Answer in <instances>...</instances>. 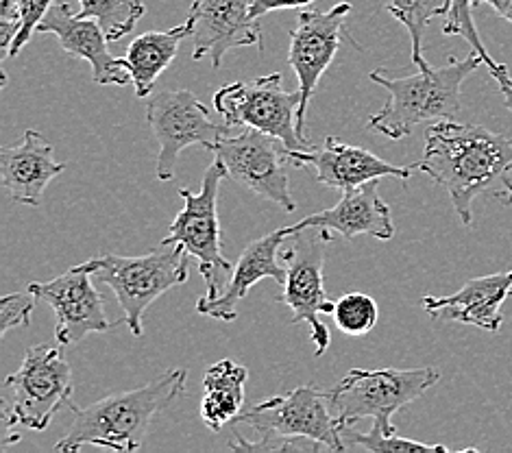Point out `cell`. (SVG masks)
<instances>
[{"label": "cell", "mask_w": 512, "mask_h": 453, "mask_svg": "<svg viewBox=\"0 0 512 453\" xmlns=\"http://www.w3.org/2000/svg\"><path fill=\"white\" fill-rule=\"evenodd\" d=\"M471 9H473V0H451L449 11L445 16V24H443V33L445 35H460V38H465L467 44L471 46V51L478 53L484 59V64L489 66L491 77L499 85V92L504 94L506 107L512 112V77H510V70L504 64L495 61L491 57V53L486 51V46H484L480 33H478V27H475V22H473Z\"/></svg>", "instance_id": "obj_24"}, {"label": "cell", "mask_w": 512, "mask_h": 453, "mask_svg": "<svg viewBox=\"0 0 512 453\" xmlns=\"http://www.w3.org/2000/svg\"><path fill=\"white\" fill-rule=\"evenodd\" d=\"M20 0H0V20H18Z\"/></svg>", "instance_id": "obj_34"}, {"label": "cell", "mask_w": 512, "mask_h": 453, "mask_svg": "<svg viewBox=\"0 0 512 453\" xmlns=\"http://www.w3.org/2000/svg\"><path fill=\"white\" fill-rule=\"evenodd\" d=\"M186 377L184 369H170L149 384L114 393L88 408L72 403L70 427L55 451H79L83 447H103L118 453L138 451L151 423L186 393Z\"/></svg>", "instance_id": "obj_2"}, {"label": "cell", "mask_w": 512, "mask_h": 453, "mask_svg": "<svg viewBox=\"0 0 512 453\" xmlns=\"http://www.w3.org/2000/svg\"><path fill=\"white\" fill-rule=\"evenodd\" d=\"M292 234H295V227H282L273 231V234L249 242L245 251L240 253V260L236 262L234 271H231L221 295H203L197 301V312L203 316L218 318V321L231 323L236 321L238 316V303L247 297V292L258 284V281L273 279L277 284L284 286L288 271L286 264H279L277 253Z\"/></svg>", "instance_id": "obj_17"}, {"label": "cell", "mask_w": 512, "mask_h": 453, "mask_svg": "<svg viewBox=\"0 0 512 453\" xmlns=\"http://www.w3.org/2000/svg\"><path fill=\"white\" fill-rule=\"evenodd\" d=\"M234 423L249 425L258 434L255 440H247L236 430L231 432L229 449L234 451H347L329 390L312 384L251 403Z\"/></svg>", "instance_id": "obj_3"}, {"label": "cell", "mask_w": 512, "mask_h": 453, "mask_svg": "<svg viewBox=\"0 0 512 453\" xmlns=\"http://www.w3.org/2000/svg\"><path fill=\"white\" fill-rule=\"evenodd\" d=\"M214 155L225 166L229 179L279 205L288 214L297 210L284 170L288 149L282 140L247 127L240 136H229V133L223 136L216 144Z\"/></svg>", "instance_id": "obj_13"}, {"label": "cell", "mask_w": 512, "mask_h": 453, "mask_svg": "<svg viewBox=\"0 0 512 453\" xmlns=\"http://www.w3.org/2000/svg\"><path fill=\"white\" fill-rule=\"evenodd\" d=\"M94 266L83 262L51 281H33L27 288L40 301L51 305L57 316L55 338L59 345L75 347L90 334H107L114 325L107 321L103 297L94 288Z\"/></svg>", "instance_id": "obj_14"}, {"label": "cell", "mask_w": 512, "mask_h": 453, "mask_svg": "<svg viewBox=\"0 0 512 453\" xmlns=\"http://www.w3.org/2000/svg\"><path fill=\"white\" fill-rule=\"evenodd\" d=\"M351 3H338L327 11H301L297 27L290 31L288 64L295 70L301 92V105L297 112L299 138L314 146L306 131V116L314 90L319 88L321 77L332 66L340 44L351 40L345 22L351 14Z\"/></svg>", "instance_id": "obj_12"}, {"label": "cell", "mask_w": 512, "mask_h": 453, "mask_svg": "<svg viewBox=\"0 0 512 453\" xmlns=\"http://www.w3.org/2000/svg\"><path fill=\"white\" fill-rule=\"evenodd\" d=\"M16 419L11 414V406L7 403L5 395H3V403H0V449H7L11 445L20 443V434L16 432Z\"/></svg>", "instance_id": "obj_31"}, {"label": "cell", "mask_w": 512, "mask_h": 453, "mask_svg": "<svg viewBox=\"0 0 512 453\" xmlns=\"http://www.w3.org/2000/svg\"><path fill=\"white\" fill-rule=\"evenodd\" d=\"M441 379L432 366L421 369H351L329 390L340 430L362 419L380 423L386 434H397L393 414L423 397Z\"/></svg>", "instance_id": "obj_6"}, {"label": "cell", "mask_w": 512, "mask_h": 453, "mask_svg": "<svg viewBox=\"0 0 512 453\" xmlns=\"http://www.w3.org/2000/svg\"><path fill=\"white\" fill-rule=\"evenodd\" d=\"M345 440V447H362L371 453H408V451H438V453H447L449 449L445 445H428V443H419V440H410V438H401L399 434H386L382 430L380 423H373L371 430L367 434L358 432L353 425H345L340 430Z\"/></svg>", "instance_id": "obj_27"}, {"label": "cell", "mask_w": 512, "mask_h": 453, "mask_svg": "<svg viewBox=\"0 0 512 453\" xmlns=\"http://www.w3.org/2000/svg\"><path fill=\"white\" fill-rule=\"evenodd\" d=\"M288 162L292 166H312L314 177L323 186L336 190H353L373 179H410L417 164L410 166H395L384 162L375 153L340 142V138L329 136L325 144L312 151H288Z\"/></svg>", "instance_id": "obj_16"}, {"label": "cell", "mask_w": 512, "mask_h": 453, "mask_svg": "<svg viewBox=\"0 0 512 453\" xmlns=\"http://www.w3.org/2000/svg\"><path fill=\"white\" fill-rule=\"evenodd\" d=\"M510 297H512V292H510Z\"/></svg>", "instance_id": "obj_35"}, {"label": "cell", "mask_w": 512, "mask_h": 453, "mask_svg": "<svg viewBox=\"0 0 512 453\" xmlns=\"http://www.w3.org/2000/svg\"><path fill=\"white\" fill-rule=\"evenodd\" d=\"M484 64L478 53L451 59L443 68L419 70L412 77L390 79L384 70L369 75L373 83L388 90L390 101L371 116L369 129L390 140H404L423 122L454 120L462 109V83Z\"/></svg>", "instance_id": "obj_4"}, {"label": "cell", "mask_w": 512, "mask_h": 453, "mask_svg": "<svg viewBox=\"0 0 512 453\" xmlns=\"http://www.w3.org/2000/svg\"><path fill=\"white\" fill-rule=\"evenodd\" d=\"M451 0H382V7L404 24L412 42V61L419 70L432 68L423 57V35L432 18L447 16Z\"/></svg>", "instance_id": "obj_25"}, {"label": "cell", "mask_w": 512, "mask_h": 453, "mask_svg": "<svg viewBox=\"0 0 512 453\" xmlns=\"http://www.w3.org/2000/svg\"><path fill=\"white\" fill-rule=\"evenodd\" d=\"M473 5H489L499 16L512 24V0H473Z\"/></svg>", "instance_id": "obj_33"}, {"label": "cell", "mask_w": 512, "mask_h": 453, "mask_svg": "<svg viewBox=\"0 0 512 453\" xmlns=\"http://www.w3.org/2000/svg\"><path fill=\"white\" fill-rule=\"evenodd\" d=\"M334 240V234L323 227H306L290 236V247L284 253V264L288 277L284 281L282 297L277 303L290 308V325L308 323L314 355H321L329 347L327 325L321 321V314L332 316L336 301L329 299L325 290V253L327 244Z\"/></svg>", "instance_id": "obj_8"}, {"label": "cell", "mask_w": 512, "mask_h": 453, "mask_svg": "<svg viewBox=\"0 0 512 453\" xmlns=\"http://www.w3.org/2000/svg\"><path fill=\"white\" fill-rule=\"evenodd\" d=\"M314 0H255L253 7H251V16L255 20L264 18L266 14H271V11H282V9H303L312 5Z\"/></svg>", "instance_id": "obj_32"}, {"label": "cell", "mask_w": 512, "mask_h": 453, "mask_svg": "<svg viewBox=\"0 0 512 453\" xmlns=\"http://www.w3.org/2000/svg\"><path fill=\"white\" fill-rule=\"evenodd\" d=\"M79 18H92L101 24L109 42L123 40L146 14L142 0H79Z\"/></svg>", "instance_id": "obj_26"}, {"label": "cell", "mask_w": 512, "mask_h": 453, "mask_svg": "<svg viewBox=\"0 0 512 453\" xmlns=\"http://www.w3.org/2000/svg\"><path fill=\"white\" fill-rule=\"evenodd\" d=\"M5 388L14 390L11 414L16 423L44 432L59 410L72 406V369L64 345L29 347L20 369L5 379Z\"/></svg>", "instance_id": "obj_10"}, {"label": "cell", "mask_w": 512, "mask_h": 453, "mask_svg": "<svg viewBox=\"0 0 512 453\" xmlns=\"http://www.w3.org/2000/svg\"><path fill=\"white\" fill-rule=\"evenodd\" d=\"M146 122L160 142L155 175L160 181L175 179L177 157L188 146L212 151L231 131L227 122H214L207 107L190 90L160 92L146 107Z\"/></svg>", "instance_id": "obj_11"}, {"label": "cell", "mask_w": 512, "mask_h": 453, "mask_svg": "<svg viewBox=\"0 0 512 453\" xmlns=\"http://www.w3.org/2000/svg\"><path fill=\"white\" fill-rule=\"evenodd\" d=\"M380 181L382 179H373L360 188L345 190L343 199L332 210L310 214L292 227H295V231L306 227H323L349 240L362 234L382 242L393 240V214H390V205L380 199Z\"/></svg>", "instance_id": "obj_20"}, {"label": "cell", "mask_w": 512, "mask_h": 453, "mask_svg": "<svg viewBox=\"0 0 512 453\" xmlns=\"http://www.w3.org/2000/svg\"><path fill=\"white\" fill-rule=\"evenodd\" d=\"M255 0H194L188 20L192 24V59H210L221 68L234 48L260 46L262 24L251 16Z\"/></svg>", "instance_id": "obj_15"}, {"label": "cell", "mask_w": 512, "mask_h": 453, "mask_svg": "<svg viewBox=\"0 0 512 453\" xmlns=\"http://www.w3.org/2000/svg\"><path fill=\"white\" fill-rule=\"evenodd\" d=\"M334 323L347 336H364L377 325L380 308L367 292H347L334 305Z\"/></svg>", "instance_id": "obj_28"}, {"label": "cell", "mask_w": 512, "mask_h": 453, "mask_svg": "<svg viewBox=\"0 0 512 453\" xmlns=\"http://www.w3.org/2000/svg\"><path fill=\"white\" fill-rule=\"evenodd\" d=\"M301 92L284 90V75L258 77L223 85L214 94V109L229 127H249L282 140L288 151H312L314 146L299 138L297 112Z\"/></svg>", "instance_id": "obj_9"}, {"label": "cell", "mask_w": 512, "mask_h": 453, "mask_svg": "<svg viewBox=\"0 0 512 453\" xmlns=\"http://www.w3.org/2000/svg\"><path fill=\"white\" fill-rule=\"evenodd\" d=\"M38 301L40 299L29 288L3 297V301H0V336H5L14 327H29L31 314Z\"/></svg>", "instance_id": "obj_29"}, {"label": "cell", "mask_w": 512, "mask_h": 453, "mask_svg": "<svg viewBox=\"0 0 512 453\" xmlns=\"http://www.w3.org/2000/svg\"><path fill=\"white\" fill-rule=\"evenodd\" d=\"M190 35L192 24L186 18V22L175 29L142 33L129 44L125 61L138 99H146L153 92L157 79L175 61L181 42L190 38Z\"/></svg>", "instance_id": "obj_22"}, {"label": "cell", "mask_w": 512, "mask_h": 453, "mask_svg": "<svg viewBox=\"0 0 512 453\" xmlns=\"http://www.w3.org/2000/svg\"><path fill=\"white\" fill-rule=\"evenodd\" d=\"M225 166L214 159L205 170L199 192L179 188L184 207L168 229L166 244H184L186 251L199 262V273L205 279V297L221 295L227 284V275L234 271L231 262L223 255V229L218 220V190L227 179Z\"/></svg>", "instance_id": "obj_7"}, {"label": "cell", "mask_w": 512, "mask_h": 453, "mask_svg": "<svg viewBox=\"0 0 512 453\" xmlns=\"http://www.w3.org/2000/svg\"><path fill=\"white\" fill-rule=\"evenodd\" d=\"M190 253L184 244H166L138 257L103 255L94 257V277L112 288L116 301L123 308V323L133 336L144 334V312L153 301L166 295L190 275Z\"/></svg>", "instance_id": "obj_5"}, {"label": "cell", "mask_w": 512, "mask_h": 453, "mask_svg": "<svg viewBox=\"0 0 512 453\" xmlns=\"http://www.w3.org/2000/svg\"><path fill=\"white\" fill-rule=\"evenodd\" d=\"M247 366L234 360H221L212 364L203 377L201 419L205 427L221 432L225 425L234 423L245 408V384Z\"/></svg>", "instance_id": "obj_23"}, {"label": "cell", "mask_w": 512, "mask_h": 453, "mask_svg": "<svg viewBox=\"0 0 512 453\" xmlns=\"http://www.w3.org/2000/svg\"><path fill=\"white\" fill-rule=\"evenodd\" d=\"M40 33H53L59 46L75 57L88 61L92 79L99 85H127L131 72L125 57L118 59L107 48V35L101 24L92 18L72 14L68 3H55L38 27Z\"/></svg>", "instance_id": "obj_18"}, {"label": "cell", "mask_w": 512, "mask_h": 453, "mask_svg": "<svg viewBox=\"0 0 512 453\" xmlns=\"http://www.w3.org/2000/svg\"><path fill=\"white\" fill-rule=\"evenodd\" d=\"M53 155V144L33 129L24 133L22 144L0 151V179L9 197L20 205L38 207L48 183L66 170V164L55 162Z\"/></svg>", "instance_id": "obj_21"}, {"label": "cell", "mask_w": 512, "mask_h": 453, "mask_svg": "<svg viewBox=\"0 0 512 453\" xmlns=\"http://www.w3.org/2000/svg\"><path fill=\"white\" fill-rule=\"evenodd\" d=\"M53 5H55V0H20V11H18L20 27H18L14 44H11L9 57H18V53L29 44L33 33L38 31L40 22L44 20L48 9H51Z\"/></svg>", "instance_id": "obj_30"}, {"label": "cell", "mask_w": 512, "mask_h": 453, "mask_svg": "<svg viewBox=\"0 0 512 453\" xmlns=\"http://www.w3.org/2000/svg\"><path fill=\"white\" fill-rule=\"evenodd\" d=\"M417 170L445 188L462 225H473V201L491 194L512 203V136L454 120L432 122Z\"/></svg>", "instance_id": "obj_1"}, {"label": "cell", "mask_w": 512, "mask_h": 453, "mask_svg": "<svg viewBox=\"0 0 512 453\" xmlns=\"http://www.w3.org/2000/svg\"><path fill=\"white\" fill-rule=\"evenodd\" d=\"M510 292L512 271H506L471 279L451 297L425 295L421 303L432 321L465 323L497 334L504 323L502 305L510 297Z\"/></svg>", "instance_id": "obj_19"}]
</instances>
